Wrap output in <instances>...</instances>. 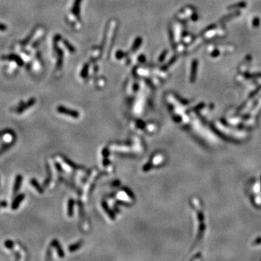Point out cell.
<instances>
[{"label": "cell", "mask_w": 261, "mask_h": 261, "mask_svg": "<svg viewBox=\"0 0 261 261\" xmlns=\"http://www.w3.org/2000/svg\"><path fill=\"white\" fill-rule=\"evenodd\" d=\"M36 103V99H34V98H31V99H30L28 102L26 103H23V104H21L20 105L19 107H17L15 110V112L18 114H20L22 113H23V112L27 110L29 107H31L33 106V105Z\"/></svg>", "instance_id": "obj_1"}, {"label": "cell", "mask_w": 261, "mask_h": 261, "mask_svg": "<svg viewBox=\"0 0 261 261\" xmlns=\"http://www.w3.org/2000/svg\"><path fill=\"white\" fill-rule=\"evenodd\" d=\"M2 59H6V60L14 61L19 66H23L24 64L23 60V59L20 58V57H19L15 54H7V55L2 56Z\"/></svg>", "instance_id": "obj_2"}, {"label": "cell", "mask_w": 261, "mask_h": 261, "mask_svg": "<svg viewBox=\"0 0 261 261\" xmlns=\"http://www.w3.org/2000/svg\"><path fill=\"white\" fill-rule=\"evenodd\" d=\"M58 111L59 112V113H60L62 114H65V115H70L71 117H73V118H77L79 117V113H78L77 111L73 110H69L63 106L58 107Z\"/></svg>", "instance_id": "obj_3"}, {"label": "cell", "mask_w": 261, "mask_h": 261, "mask_svg": "<svg viewBox=\"0 0 261 261\" xmlns=\"http://www.w3.org/2000/svg\"><path fill=\"white\" fill-rule=\"evenodd\" d=\"M23 181V176L20 175V174H18V175L16 176L15 181L14 183V187H13V194H16L18 193V192L19 191L20 188V186H21Z\"/></svg>", "instance_id": "obj_4"}, {"label": "cell", "mask_w": 261, "mask_h": 261, "mask_svg": "<svg viewBox=\"0 0 261 261\" xmlns=\"http://www.w3.org/2000/svg\"><path fill=\"white\" fill-rule=\"evenodd\" d=\"M24 198H25V194H19V195H18L17 197H16L15 200H13L12 205H11V207H12V209L14 210H17L18 208L19 207L20 202H21L22 201L24 200Z\"/></svg>", "instance_id": "obj_5"}, {"label": "cell", "mask_w": 261, "mask_h": 261, "mask_svg": "<svg viewBox=\"0 0 261 261\" xmlns=\"http://www.w3.org/2000/svg\"><path fill=\"white\" fill-rule=\"evenodd\" d=\"M31 184L32 186L34 187V188L37 190L38 193H41V194L44 193V189H42V187L40 186L39 184H38V182L36 179H34V178H32V179L31 180Z\"/></svg>", "instance_id": "obj_6"}, {"label": "cell", "mask_w": 261, "mask_h": 261, "mask_svg": "<svg viewBox=\"0 0 261 261\" xmlns=\"http://www.w3.org/2000/svg\"><path fill=\"white\" fill-rule=\"evenodd\" d=\"M52 245H53V246H54L56 247L57 249H58V253H59V256H60L61 258H63V256H64V253H63V250H62V249H61V247L59 246V242L57 241V240H54L53 242H52Z\"/></svg>", "instance_id": "obj_7"}, {"label": "cell", "mask_w": 261, "mask_h": 261, "mask_svg": "<svg viewBox=\"0 0 261 261\" xmlns=\"http://www.w3.org/2000/svg\"><path fill=\"white\" fill-rule=\"evenodd\" d=\"M15 142V140H14L13 141V142H10V143H8V144H6V145H4V146H2L1 149H0V155L2 154L4 152H5L7 150H8L9 148H10L11 146H13V144Z\"/></svg>", "instance_id": "obj_8"}, {"label": "cell", "mask_w": 261, "mask_h": 261, "mask_svg": "<svg viewBox=\"0 0 261 261\" xmlns=\"http://www.w3.org/2000/svg\"><path fill=\"white\" fill-rule=\"evenodd\" d=\"M4 246H5L8 249H13V247H14V242H13L12 240H7V241L4 242Z\"/></svg>", "instance_id": "obj_9"}, {"label": "cell", "mask_w": 261, "mask_h": 261, "mask_svg": "<svg viewBox=\"0 0 261 261\" xmlns=\"http://www.w3.org/2000/svg\"><path fill=\"white\" fill-rule=\"evenodd\" d=\"M73 200H69V203H68V216H72L73 215Z\"/></svg>", "instance_id": "obj_10"}, {"label": "cell", "mask_w": 261, "mask_h": 261, "mask_svg": "<svg viewBox=\"0 0 261 261\" xmlns=\"http://www.w3.org/2000/svg\"><path fill=\"white\" fill-rule=\"evenodd\" d=\"M13 134V135H15V132L13 131V130H10V129H6V130H2V131H0V137L1 136H4V134Z\"/></svg>", "instance_id": "obj_11"}, {"label": "cell", "mask_w": 261, "mask_h": 261, "mask_svg": "<svg viewBox=\"0 0 261 261\" xmlns=\"http://www.w3.org/2000/svg\"><path fill=\"white\" fill-rule=\"evenodd\" d=\"M80 246H81V243H78V244H75V245H71L69 247V251L70 252H73V251H75L78 248H79Z\"/></svg>", "instance_id": "obj_12"}, {"label": "cell", "mask_w": 261, "mask_h": 261, "mask_svg": "<svg viewBox=\"0 0 261 261\" xmlns=\"http://www.w3.org/2000/svg\"><path fill=\"white\" fill-rule=\"evenodd\" d=\"M8 30V26L5 24L0 23V31H6Z\"/></svg>", "instance_id": "obj_13"}, {"label": "cell", "mask_w": 261, "mask_h": 261, "mask_svg": "<svg viewBox=\"0 0 261 261\" xmlns=\"http://www.w3.org/2000/svg\"><path fill=\"white\" fill-rule=\"evenodd\" d=\"M8 206V202L6 201H2L0 202V207H4Z\"/></svg>", "instance_id": "obj_14"}]
</instances>
